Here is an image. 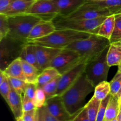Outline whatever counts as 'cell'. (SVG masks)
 <instances>
[{
	"label": "cell",
	"mask_w": 121,
	"mask_h": 121,
	"mask_svg": "<svg viewBox=\"0 0 121 121\" xmlns=\"http://www.w3.org/2000/svg\"><path fill=\"white\" fill-rule=\"evenodd\" d=\"M95 88L84 72L76 82L60 96L66 110L71 116L73 117L83 107L85 99L90 93L94 92Z\"/></svg>",
	"instance_id": "obj_1"
},
{
	"label": "cell",
	"mask_w": 121,
	"mask_h": 121,
	"mask_svg": "<svg viewBox=\"0 0 121 121\" xmlns=\"http://www.w3.org/2000/svg\"><path fill=\"white\" fill-rule=\"evenodd\" d=\"M110 44L109 39L92 34L87 39L74 41L65 48L79 53L85 62L87 63L98 57Z\"/></svg>",
	"instance_id": "obj_2"
},
{
	"label": "cell",
	"mask_w": 121,
	"mask_h": 121,
	"mask_svg": "<svg viewBox=\"0 0 121 121\" xmlns=\"http://www.w3.org/2000/svg\"><path fill=\"white\" fill-rule=\"evenodd\" d=\"M92 33L69 29L56 30L50 35L28 42L32 44L56 48H65L74 41L88 38Z\"/></svg>",
	"instance_id": "obj_3"
},
{
	"label": "cell",
	"mask_w": 121,
	"mask_h": 121,
	"mask_svg": "<svg viewBox=\"0 0 121 121\" xmlns=\"http://www.w3.org/2000/svg\"><path fill=\"white\" fill-rule=\"evenodd\" d=\"M106 17L89 20L79 17H64L58 15L52 22L56 30L69 29L85 33L97 34L100 26Z\"/></svg>",
	"instance_id": "obj_4"
},
{
	"label": "cell",
	"mask_w": 121,
	"mask_h": 121,
	"mask_svg": "<svg viewBox=\"0 0 121 121\" xmlns=\"http://www.w3.org/2000/svg\"><path fill=\"white\" fill-rule=\"evenodd\" d=\"M41 21L43 20L40 18L26 13L8 17L9 26L8 35L28 43V35L31 30Z\"/></svg>",
	"instance_id": "obj_5"
},
{
	"label": "cell",
	"mask_w": 121,
	"mask_h": 121,
	"mask_svg": "<svg viewBox=\"0 0 121 121\" xmlns=\"http://www.w3.org/2000/svg\"><path fill=\"white\" fill-rule=\"evenodd\" d=\"M27 43L7 35L0 40V70L5 69L15 59L20 58L24 46Z\"/></svg>",
	"instance_id": "obj_6"
},
{
	"label": "cell",
	"mask_w": 121,
	"mask_h": 121,
	"mask_svg": "<svg viewBox=\"0 0 121 121\" xmlns=\"http://www.w3.org/2000/svg\"><path fill=\"white\" fill-rule=\"evenodd\" d=\"M109 46L98 57L86 63L85 73L89 81L96 87L100 83L107 81L110 66L108 64L107 53Z\"/></svg>",
	"instance_id": "obj_7"
},
{
	"label": "cell",
	"mask_w": 121,
	"mask_h": 121,
	"mask_svg": "<svg viewBox=\"0 0 121 121\" xmlns=\"http://www.w3.org/2000/svg\"><path fill=\"white\" fill-rule=\"evenodd\" d=\"M82 62L85 61L79 53L65 48L54 57L50 66L57 70L60 74H63Z\"/></svg>",
	"instance_id": "obj_8"
},
{
	"label": "cell",
	"mask_w": 121,
	"mask_h": 121,
	"mask_svg": "<svg viewBox=\"0 0 121 121\" xmlns=\"http://www.w3.org/2000/svg\"><path fill=\"white\" fill-rule=\"evenodd\" d=\"M26 13L35 15L46 21H52L59 15L52 0H36Z\"/></svg>",
	"instance_id": "obj_9"
},
{
	"label": "cell",
	"mask_w": 121,
	"mask_h": 121,
	"mask_svg": "<svg viewBox=\"0 0 121 121\" xmlns=\"http://www.w3.org/2000/svg\"><path fill=\"white\" fill-rule=\"evenodd\" d=\"M111 15L112 14L105 7L98 4L95 2L86 1L82 5L69 17L93 20L109 16Z\"/></svg>",
	"instance_id": "obj_10"
},
{
	"label": "cell",
	"mask_w": 121,
	"mask_h": 121,
	"mask_svg": "<svg viewBox=\"0 0 121 121\" xmlns=\"http://www.w3.org/2000/svg\"><path fill=\"white\" fill-rule=\"evenodd\" d=\"M86 65V63L85 62L80 63L73 69L61 74L58 83L56 95H62L76 82L79 77L85 72Z\"/></svg>",
	"instance_id": "obj_11"
},
{
	"label": "cell",
	"mask_w": 121,
	"mask_h": 121,
	"mask_svg": "<svg viewBox=\"0 0 121 121\" xmlns=\"http://www.w3.org/2000/svg\"><path fill=\"white\" fill-rule=\"evenodd\" d=\"M45 105L52 115L61 121H71L74 117L68 113L60 96L56 95L46 100Z\"/></svg>",
	"instance_id": "obj_12"
},
{
	"label": "cell",
	"mask_w": 121,
	"mask_h": 121,
	"mask_svg": "<svg viewBox=\"0 0 121 121\" xmlns=\"http://www.w3.org/2000/svg\"><path fill=\"white\" fill-rule=\"evenodd\" d=\"M35 47L37 61L40 73L45 69L50 66L54 57L62 50L39 45H35Z\"/></svg>",
	"instance_id": "obj_13"
},
{
	"label": "cell",
	"mask_w": 121,
	"mask_h": 121,
	"mask_svg": "<svg viewBox=\"0 0 121 121\" xmlns=\"http://www.w3.org/2000/svg\"><path fill=\"white\" fill-rule=\"evenodd\" d=\"M59 15L69 17L82 5L86 0H52Z\"/></svg>",
	"instance_id": "obj_14"
},
{
	"label": "cell",
	"mask_w": 121,
	"mask_h": 121,
	"mask_svg": "<svg viewBox=\"0 0 121 121\" xmlns=\"http://www.w3.org/2000/svg\"><path fill=\"white\" fill-rule=\"evenodd\" d=\"M56 30V28L52 21H41L31 30L28 35V42L47 36Z\"/></svg>",
	"instance_id": "obj_15"
},
{
	"label": "cell",
	"mask_w": 121,
	"mask_h": 121,
	"mask_svg": "<svg viewBox=\"0 0 121 121\" xmlns=\"http://www.w3.org/2000/svg\"><path fill=\"white\" fill-rule=\"evenodd\" d=\"M11 85V84H10ZM7 103L10 108L15 119L22 117V96L19 95L11 85V89L7 98Z\"/></svg>",
	"instance_id": "obj_16"
},
{
	"label": "cell",
	"mask_w": 121,
	"mask_h": 121,
	"mask_svg": "<svg viewBox=\"0 0 121 121\" xmlns=\"http://www.w3.org/2000/svg\"><path fill=\"white\" fill-rule=\"evenodd\" d=\"M35 1L36 0H15L1 14L8 17L24 14Z\"/></svg>",
	"instance_id": "obj_17"
},
{
	"label": "cell",
	"mask_w": 121,
	"mask_h": 121,
	"mask_svg": "<svg viewBox=\"0 0 121 121\" xmlns=\"http://www.w3.org/2000/svg\"><path fill=\"white\" fill-rule=\"evenodd\" d=\"M108 64L110 67L119 66L121 62V41L111 43L107 53Z\"/></svg>",
	"instance_id": "obj_18"
},
{
	"label": "cell",
	"mask_w": 121,
	"mask_h": 121,
	"mask_svg": "<svg viewBox=\"0 0 121 121\" xmlns=\"http://www.w3.org/2000/svg\"><path fill=\"white\" fill-rule=\"evenodd\" d=\"M7 76L17 78L26 82V78L22 69V63L20 58L15 59L4 70Z\"/></svg>",
	"instance_id": "obj_19"
},
{
	"label": "cell",
	"mask_w": 121,
	"mask_h": 121,
	"mask_svg": "<svg viewBox=\"0 0 121 121\" xmlns=\"http://www.w3.org/2000/svg\"><path fill=\"white\" fill-rule=\"evenodd\" d=\"M120 107L121 104L119 99L111 95L106 107L104 121H111L117 118Z\"/></svg>",
	"instance_id": "obj_20"
},
{
	"label": "cell",
	"mask_w": 121,
	"mask_h": 121,
	"mask_svg": "<svg viewBox=\"0 0 121 121\" xmlns=\"http://www.w3.org/2000/svg\"><path fill=\"white\" fill-rule=\"evenodd\" d=\"M61 75L54 67L50 66L42 71L38 77L37 85V87H41L53 80L59 76Z\"/></svg>",
	"instance_id": "obj_21"
},
{
	"label": "cell",
	"mask_w": 121,
	"mask_h": 121,
	"mask_svg": "<svg viewBox=\"0 0 121 121\" xmlns=\"http://www.w3.org/2000/svg\"><path fill=\"white\" fill-rule=\"evenodd\" d=\"M20 58L28 62V63L31 64L32 65L37 67L39 70L35 53V47L34 44L27 43L22 48Z\"/></svg>",
	"instance_id": "obj_22"
},
{
	"label": "cell",
	"mask_w": 121,
	"mask_h": 121,
	"mask_svg": "<svg viewBox=\"0 0 121 121\" xmlns=\"http://www.w3.org/2000/svg\"><path fill=\"white\" fill-rule=\"evenodd\" d=\"M21 60L26 82L28 83H37L38 77L40 73V71L31 64L28 63L22 59Z\"/></svg>",
	"instance_id": "obj_23"
},
{
	"label": "cell",
	"mask_w": 121,
	"mask_h": 121,
	"mask_svg": "<svg viewBox=\"0 0 121 121\" xmlns=\"http://www.w3.org/2000/svg\"><path fill=\"white\" fill-rule=\"evenodd\" d=\"M115 26V15H111L105 18L99 26L97 34L110 39Z\"/></svg>",
	"instance_id": "obj_24"
},
{
	"label": "cell",
	"mask_w": 121,
	"mask_h": 121,
	"mask_svg": "<svg viewBox=\"0 0 121 121\" xmlns=\"http://www.w3.org/2000/svg\"><path fill=\"white\" fill-rule=\"evenodd\" d=\"M101 100H99L95 96L91 98V100L88 102L86 106L87 111L89 118L90 121H96L98 110L100 106Z\"/></svg>",
	"instance_id": "obj_25"
},
{
	"label": "cell",
	"mask_w": 121,
	"mask_h": 121,
	"mask_svg": "<svg viewBox=\"0 0 121 121\" xmlns=\"http://www.w3.org/2000/svg\"><path fill=\"white\" fill-rule=\"evenodd\" d=\"M111 93L110 83L104 81L98 84L95 88L93 96L100 100H102L108 96Z\"/></svg>",
	"instance_id": "obj_26"
},
{
	"label": "cell",
	"mask_w": 121,
	"mask_h": 121,
	"mask_svg": "<svg viewBox=\"0 0 121 121\" xmlns=\"http://www.w3.org/2000/svg\"><path fill=\"white\" fill-rule=\"evenodd\" d=\"M61 75L59 76L55 79H53L48 83L46 84L43 86L41 87L40 88L43 90L45 95L46 96V99H48L53 96H56L57 90L58 83H59V79Z\"/></svg>",
	"instance_id": "obj_27"
},
{
	"label": "cell",
	"mask_w": 121,
	"mask_h": 121,
	"mask_svg": "<svg viewBox=\"0 0 121 121\" xmlns=\"http://www.w3.org/2000/svg\"><path fill=\"white\" fill-rule=\"evenodd\" d=\"M95 2L107 8L112 15L121 13V0H105Z\"/></svg>",
	"instance_id": "obj_28"
},
{
	"label": "cell",
	"mask_w": 121,
	"mask_h": 121,
	"mask_svg": "<svg viewBox=\"0 0 121 121\" xmlns=\"http://www.w3.org/2000/svg\"><path fill=\"white\" fill-rule=\"evenodd\" d=\"M11 89V85L8 76L4 71L0 70V92L4 100H7Z\"/></svg>",
	"instance_id": "obj_29"
},
{
	"label": "cell",
	"mask_w": 121,
	"mask_h": 121,
	"mask_svg": "<svg viewBox=\"0 0 121 121\" xmlns=\"http://www.w3.org/2000/svg\"><path fill=\"white\" fill-rule=\"evenodd\" d=\"M111 43L121 41V13L115 14V26L109 39Z\"/></svg>",
	"instance_id": "obj_30"
},
{
	"label": "cell",
	"mask_w": 121,
	"mask_h": 121,
	"mask_svg": "<svg viewBox=\"0 0 121 121\" xmlns=\"http://www.w3.org/2000/svg\"><path fill=\"white\" fill-rule=\"evenodd\" d=\"M8 80L12 87H13L14 90L18 93L19 95L22 96L24 94L26 91V89L28 85V83L24 80H21V79H17L15 78H11V77H8Z\"/></svg>",
	"instance_id": "obj_31"
},
{
	"label": "cell",
	"mask_w": 121,
	"mask_h": 121,
	"mask_svg": "<svg viewBox=\"0 0 121 121\" xmlns=\"http://www.w3.org/2000/svg\"><path fill=\"white\" fill-rule=\"evenodd\" d=\"M111 87L110 94L113 96H117L121 87V73L118 71L112 80L109 82Z\"/></svg>",
	"instance_id": "obj_32"
},
{
	"label": "cell",
	"mask_w": 121,
	"mask_h": 121,
	"mask_svg": "<svg viewBox=\"0 0 121 121\" xmlns=\"http://www.w3.org/2000/svg\"><path fill=\"white\" fill-rule=\"evenodd\" d=\"M46 96L43 90L40 87H37L35 92V96L33 99V104L37 109L41 108L46 104Z\"/></svg>",
	"instance_id": "obj_33"
},
{
	"label": "cell",
	"mask_w": 121,
	"mask_h": 121,
	"mask_svg": "<svg viewBox=\"0 0 121 121\" xmlns=\"http://www.w3.org/2000/svg\"><path fill=\"white\" fill-rule=\"evenodd\" d=\"M9 32L8 17L4 14H0V40L8 35Z\"/></svg>",
	"instance_id": "obj_34"
},
{
	"label": "cell",
	"mask_w": 121,
	"mask_h": 121,
	"mask_svg": "<svg viewBox=\"0 0 121 121\" xmlns=\"http://www.w3.org/2000/svg\"><path fill=\"white\" fill-rule=\"evenodd\" d=\"M111 95L110 94L108 97H106L105 99L101 100L100 106H99V110H98V115H97L96 120V121H104L105 119V112H106V107H107L108 103L110 99Z\"/></svg>",
	"instance_id": "obj_35"
},
{
	"label": "cell",
	"mask_w": 121,
	"mask_h": 121,
	"mask_svg": "<svg viewBox=\"0 0 121 121\" xmlns=\"http://www.w3.org/2000/svg\"><path fill=\"white\" fill-rule=\"evenodd\" d=\"M37 89V83H28L22 96V99L33 100L35 96Z\"/></svg>",
	"instance_id": "obj_36"
},
{
	"label": "cell",
	"mask_w": 121,
	"mask_h": 121,
	"mask_svg": "<svg viewBox=\"0 0 121 121\" xmlns=\"http://www.w3.org/2000/svg\"><path fill=\"white\" fill-rule=\"evenodd\" d=\"M71 121H90L86 106H84L74 115Z\"/></svg>",
	"instance_id": "obj_37"
},
{
	"label": "cell",
	"mask_w": 121,
	"mask_h": 121,
	"mask_svg": "<svg viewBox=\"0 0 121 121\" xmlns=\"http://www.w3.org/2000/svg\"><path fill=\"white\" fill-rule=\"evenodd\" d=\"M39 109L42 114L44 121H61L57 119L56 117H54L50 113L45 105L41 108H39Z\"/></svg>",
	"instance_id": "obj_38"
},
{
	"label": "cell",
	"mask_w": 121,
	"mask_h": 121,
	"mask_svg": "<svg viewBox=\"0 0 121 121\" xmlns=\"http://www.w3.org/2000/svg\"><path fill=\"white\" fill-rule=\"evenodd\" d=\"M38 112V109H34L31 111L24 112L22 115L23 121H34Z\"/></svg>",
	"instance_id": "obj_39"
},
{
	"label": "cell",
	"mask_w": 121,
	"mask_h": 121,
	"mask_svg": "<svg viewBox=\"0 0 121 121\" xmlns=\"http://www.w3.org/2000/svg\"><path fill=\"white\" fill-rule=\"evenodd\" d=\"M34 109H37L35 108L31 100H24L22 99V111L24 112L31 111Z\"/></svg>",
	"instance_id": "obj_40"
},
{
	"label": "cell",
	"mask_w": 121,
	"mask_h": 121,
	"mask_svg": "<svg viewBox=\"0 0 121 121\" xmlns=\"http://www.w3.org/2000/svg\"><path fill=\"white\" fill-rule=\"evenodd\" d=\"M15 0H0V14L3 13L6 8Z\"/></svg>",
	"instance_id": "obj_41"
},
{
	"label": "cell",
	"mask_w": 121,
	"mask_h": 121,
	"mask_svg": "<svg viewBox=\"0 0 121 121\" xmlns=\"http://www.w3.org/2000/svg\"><path fill=\"white\" fill-rule=\"evenodd\" d=\"M39 121H44L42 114H41V112H40V111L39 109Z\"/></svg>",
	"instance_id": "obj_42"
},
{
	"label": "cell",
	"mask_w": 121,
	"mask_h": 121,
	"mask_svg": "<svg viewBox=\"0 0 121 121\" xmlns=\"http://www.w3.org/2000/svg\"><path fill=\"white\" fill-rule=\"evenodd\" d=\"M117 119H118V121H121V105L120 107V110H119V113H118V115L117 117Z\"/></svg>",
	"instance_id": "obj_43"
},
{
	"label": "cell",
	"mask_w": 121,
	"mask_h": 121,
	"mask_svg": "<svg viewBox=\"0 0 121 121\" xmlns=\"http://www.w3.org/2000/svg\"><path fill=\"white\" fill-rule=\"evenodd\" d=\"M116 98H118V99H119V100H120V99H121V87L120 89H119V92H118V94H117V96H116Z\"/></svg>",
	"instance_id": "obj_44"
},
{
	"label": "cell",
	"mask_w": 121,
	"mask_h": 121,
	"mask_svg": "<svg viewBox=\"0 0 121 121\" xmlns=\"http://www.w3.org/2000/svg\"><path fill=\"white\" fill-rule=\"evenodd\" d=\"M87 1H92V2H99V1H103L105 0H86Z\"/></svg>",
	"instance_id": "obj_45"
},
{
	"label": "cell",
	"mask_w": 121,
	"mask_h": 121,
	"mask_svg": "<svg viewBox=\"0 0 121 121\" xmlns=\"http://www.w3.org/2000/svg\"><path fill=\"white\" fill-rule=\"evenodd\" d=\"M34 121H39V109H38V112H37V114L36 117H35V119Z\"/></svg>",
	"instance_id": "obj_46"
},
{
	"label": "cell",
	"mask_w": 121,
	"mask_h": 121,
	"mask_svg": "<svg viewBox=\"0 0 121 121\" xmlns=\"http://www.w3.org/2000/svg\"><path fill=\"white\" fill-rule=\"evenodd\" d=\"M118 71H119V72H120L121 73V62L120 65L118 66Z\"/></svg>",
	"instance_id": "obj_47"
},
{
	"label": "cell",
	"mask_w": 121,
	"mask_h": 121,
	"mask_svg": "<svg viewBox=\"0 0 121 121\" xmlns=\"http://www.w3.org/2000/svg\"><path fill=\"white\" fill-rule=\"evenodd\" d=\"M16 119L17 121H23L21 117H20V118H17V119Z\"/></svg>",
	"instance_id": "obj_48"
},
{
	"label": "cell",
	"mask_w": 121,
	"mask_h": 121,
	"mask_svg": "<svg viewBox=\"0 0 121 121\" xmlns=\"http://www.w3.org/2000/svg\"><path fill=\"white\" fill-rule=\"evenodd\" d=\"M111 121H118V119H117V118H116V119H113V120H112Z\"/></svg>",
	"instance_id": "obj_49"
},
{
	"label": "cell",
	"mask_w": 121,
	"mask_h": 121,
	"mask_svg": "<svg viewBox=\"0 0 121 121\" xmlns=\"http://www.w3.org/2000/svg\"><path fill=\"white\" fill-rule=\"evenodd\" d=\"M119 102H120V104H121V98L120 100H119Z\"/></svg>",
	"instance_id": "obj_50"
}]
</instances>
